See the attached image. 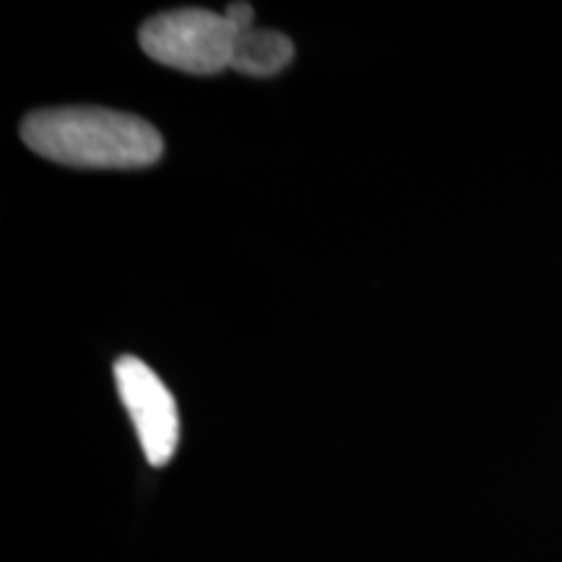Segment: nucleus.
I'll return each instance as SVG.
<instances>
[{"label":"nucleus","instance_id":"f257e3e1","mask_svg":"<svg viewBox=\"0 0 562 562\" xmlns=\"http://www.w3.org/2000/svg\"><path fill=\"white\" fill-rule=\"evenodd\" d=\"M21 138L40 157L94 170H136L165 154L151 123L108 108L37 110L21 123Z\"/></svg>","mask_w":562,"mask_h":562},{"label":"nucleus","instance_id":"f03ea898","mask_svg":"<svg viewBox=\"0 0 562 562\" xmlns=\"http://www.w3.org/2000/svg\"><path fill=\"white\" fill-rule=\"evenodd\" d=\"M237 30L224 13L209 9L165 11L140 26L144 53L161 66L193 76H216L229 68Z\"/></svg>","mask_w":562,"mask_h":562},{"label":"nucleus","instance_id":"7ed1b4c3","mask_svg":"<svg viewBox=\"0 0 562 562\" xmlns=\"http://www.w3.org/2000/svg\"><path fill=\"white\" fill-rule=\"evenodd\" d=\"M112 372H115L117 393L136 427L146 461L151 467H165L180 442V414L170 389L138 357H121Z\"/></svg>","mask_w":562,"mask_h":562},{"label":"nucleus","instance_id":"20e7f679","mask_svg":"<svg viewBox=\"0 0 562 562\" xmlns=\"http://www.w3.org/2000/svg\"><path fill=\"white\" fill-rule=\"evenodd\" d=\"M294 45L286 34L273 30H245L237 32L235 50L229 68L252 79H269L290 66Z\"/></svg>","mask_w":562,"mask_h":562},{"label":"nucleus","instance_id":"39448f33","mask_svg":"<svg viewBox=\"0 0 562 562\" xmlns=\"http://www.w3.org/2000/svg\"><path fill=\"white\" fill-rule=\"evenodd\" d=\"M224 19H227L237 32H245V30H252L256 11H252L250 3H229L227 11H224Z\"/></svg>","mask_w":562,"mask_h":562}]
</instances>
